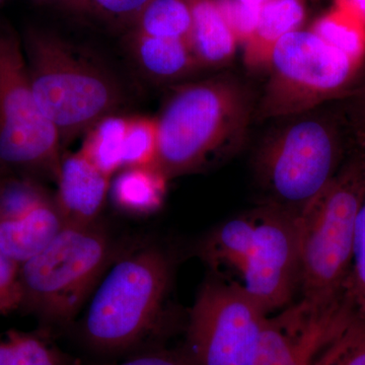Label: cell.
I'll use <instances>...</instances> for the list:
<instances>
[{
    "mask_svg": "<svg viewBox=\"0 0 365 365\" xmlns=\"http://www.w3.org/2000/svg\"><path fill=\"white\" fill-rule=\"evenodd\" d=\"M250 98L227 78L180 86L160 116L155 167L168 180L195 172L244 136Z\"/></svg>",
    "mask_w": 365,
    "mask_h": 365,
    "instance_id": "6da1fadb",
    "label": "cell"
},
{
    "mask_svg": "<svg viewBox=\"0 0 365 365\" xmlns=\"http://www.w3.org/2000/svg\"><path fill=\"white\" fill-rule=\"evenodd\" d=\"M365 192V145L353 144L332 181L297 215L302 297L344 294Z\"/></svg>",
    "mask_w": 365,
    "mask_h": 365,
    "instance_id": "7a4b0ae2",
    "label": "cell"
},
{
    "mask_svg": "<svg viewBox=\"0 0 365 365\" xmlns=\"http://www.w3.org/2000/svg\"><path fill=\"white\" fill-rule=\"evenodd\" d=\"M24 52L34 97L62 143L86 134L121 105V88L111 73L63 40L30 31Z\"/></svg>",
    "mask_w": 365,
    "mask_h": 365,
    "instance_id": "3957f363",
    "label": "cell"
},
{
    "mask_svg": "<svg viewBox=\"0 0 365 365\" xmlns=\"http://www.w3.org/2000/svg\"><path fill=\"white\" fill-rule=\"evenodd\" d=\"M354 139L344 115L297 120L276 131L257 155V174L270 204L299 215L335 175Z\"/></svg>",
    "mask_w": 365,
    "mask_h": 365,
    "instance_id": "277c9868",
    "label": "cell"
},
{
    "mask_svg": "<svg viewBox=\"0 0 365 365\" xmlns=\"http://www.w3.org/2000/svg\"><path fill=\"white\" fill-rule=\"evenodd\" d=\"M165 255L144 249L115 264L91 299L83 337L96 352L134 351L155 331L170 284Z\"/></svg>",
    "mask_w": 365,
    "mask_h": 365,
    "instance_id": "5b68a950",
    "label": "cell"
},
{
    "mask_svg": "<svg viewBox=\"0 0 365 365\" xmlns=\"http://www.w3.org/2000/svg\"><path fill=\"white\" fill-rule=\"evenodd\" d=\"M109 235L98 227H68L20 265V309L51 325L78 316L114 259Z\"/></svg>",
    "mask_w": 365,
    "mask_h": 365,
    "instance_id": "8992f818",
    "label": "cell"
},
{
    "mask_svg": "<svg viewBox=\"0 0 365 365\" xmlns=\"http://www.w3.org/2000/svg\"><path fill=\"white\" fill-rule=\"evenodd\" d=\"M361 67L312 30L287 34L274 48L266 68L262 117L297 116L344 98L356 85Z\"/></svg>",
    "mask_w": 365,
    "mask_h": 365,
    "instance_id": "52a82bcc",
    "label": "cell"
},
{
    "mask_svg": "<svg viewBox=\"0 0 365 365\" xmlns=\"http://www.w3.org/2000/svg\"><path fill=\"white\" fill-rule=\"evenodd\" d=\"M61 143L34 97L21 43L0 33V167L34 179L56 180Z\"/></svg>",
    "mask_w": 365,
    "mask_h": 365,
    "instance_id": "ba28073f",
    "label": "cell"
},
{
    "mask_svg": "<svg viewBox=\"0 0 365 365\" xmlns=\"http://www.w3.org/2000/svg\"><path fill=\"white\" fill-rule=\"evenodd\" d=\"M267 316L241 285L209 280L190 313L186 352L196 365H254Z\"/></svg>",
    "mask_w": 365,
    "mask_h": 365,
    "instance_id": "9c48e42d",
    "label": "cell"
},
{
    "mask_svg": "<svg viewBox=\"0 0 365 365\" xmlns=\"http://www.w3.org/2000/svg\"><path fill=\"white\" fill-rule=\"evenodd\" d=\"M253 249L239 284L264 313L284 309L299 287L297 215L268 203L255 211Z\"/></svg>",
    "mask_w": 365,
    "mask_h": 365,
    "instance_id": "30bf717a",
    "label": "cell"
},
{
    "mask_svg": "<svg viewBox=\"0 0 365 365\" xmlns=\"http://www.w3.org/2000/svg\"><path fill=\"white\" fill-rule=\"evenodd\" d=\"M356 314L345 294L328 299L302 297L266 317L254 365H316Z\"/></svg>",
    "mask_w": 365,
    "mask_h": 365,
    "instance_id": "8fae6325",
    "label": "cell"
},
{
    "mask_svg": "<svg viewBox=\"0 0 365 365\" xmlns=\"http://www.w3.org/2000/svg\"><path fill=\"white\" fill-rule=\"evenodd\" d=\"M111 178L81 153L62 157L55 204L68 227L96 225L110 191Z\"/></svg>",
    "mask_w": 365,
    "mask_h": 365,
    "instance_id": "7c38bea8",
    "label": "cell"
},
{
    "mask_svg": "<svg viewBox=\"0 0 365 365\" xmlns=\"http://www.w3.org/2000/svg\"><path fill=\"white\" fill-rule=\"evenodd\" d=\"M66 227L51 197L20 217L0 220V249L21 265L47 248Z\"/></svg>",
    "mask_w": 365,
    "mask_h": 365,
    "instance_id": "4fadbf2b",
    "label": "cell"
},
{
    "mask_svg": "<svg viewBox=\"0 0 365 365\" xmlns=\"http://www.w3.org/2000/svg\"><path fill=\"white\" fill-rule=\"evenodd\" d=\"M256 215L240 216L215 228L201 242L199 255L203 262L220 275L240 279L255 242Z\"/></svg>",
    "mask_w": 365,
    "mask_h": 365,
    "instance_id": "5bb4252c",
    "label": "cell"
},
{
    "mask_svg": "<svg viewBox=\"0 0 365 365\" xmlns=\"http://www.w3.org/2000/svg\"><path fill=\"white\" fill-rule=\"evenodd\" d=\"M306 19L304 0H271L262 6L258 23L245 43V63L267 68L275 46L287 34L299 30Z\"/></svg>",
    "mask_w": 365,
    "mask_h": 365,
    "instance_id": "9a60e30c",
    "label": "cell"
},
{
    "mask_svg": "<svg viewBox=\"0 0 365 365\" xmlns=\"http://www.w3.org/2000/svg\"><path fill=\"white\" fill-rule=\"evenodd\" d=\"M192 11L190 47L201 68L225 66L234 57L237 40L215 0H189Z\"/></svg>",
    "mask_w": 365,
    "mask_h": 365,
    "instance_id": "2e32d148",
    "label": "cell"
},
{
    "mask_svg": "<svg viewBox=\"0 0 365 365\" xmlns=\"http://www.w3.org/2000/svg\"><path fill=\"white\" fill-rule=\"evenodd\" d=\"M131 50L141 71L157 81H177L201 68L187 41L136 32Z\"/></svg>",
    "mask_w": 365,
    "mask_h": 365,
    "instance_id": "e0dca14e",
    "label": "cell"
},
{
    "mask_svg": "<svg viewBox=\"0 0 365 365\" xmlns=\"http://www.w3.org/2000/svg\"><path fill=\"white\" fill-rule=\"evenodd\" d=\"M167 178L155 165H135L118 172L111 187L113 202L134 215H148L160 207Z\"/></svg>",
    "mask_w": 365,
    "mask_h": 365,
    "instance_id": "ac0fdd59",
    "label": "cell"
},
{
    "mask_svg": "<svg viewBox=\"0 0 365 365\" xmlns=\"http://www.w3.org/2000/svg\"><path fill=\"white\" fill-rule=\"evenodd\" d=\"M0 365H83L54 342L48 328L0 333Z\"/></svg>",
    "mask_w": 365,
    "mask_h": 365,
    "instance_id": "d6986e66",
    "label": "cell"
},
{
    "mask_svg": "<svg viewBox=\"0 0 365 365\" xmlns=\"http://www.w3.org/2000/svg\"><path fill=\"white\" fill-rule=\"evenodd\" d=\"M128 118L108 115L86 132L81 153L111 178L124 168V141Z\"/></svg>",
    "mask_w": 365,
    "mask_h": 365,
    "instance_id": "ffe728a7",
    "label": "cell"
},
{
    "mask_svg": "<svg viewBox=\"0 0 365 365\" xmlns=\"http://www.w3.org/2000/svg\"><path fill=\"white\" fill-rule=\"evenodd\" d=\"M136 20L137 33L189 42L192 30L189 0H150Z\"/></svg>",
    "mask_w": 365,
    "mask_h": 365,
    "instance_id": "44dd1931",
    "label": "cell"
},
{
    "mask_svg": "<svg viewBox=\"0 0 365 365\" xmlns=\"http://www.w3.org/2000/svg\"><path fill=\"white\" fill-rule=\"evenodd\" d=\"M311 30L327 44L349 57L355 63L365 62V25L352 14L334 6L314 21Z\"/></svg>",
    "mask_w": 365,
    "mask_h": 365,
    "instance_id": "7402d4cb",
    "label": "cell"
},
{
    "mask_svg": "<svg viewBox=\"0 0 365 365\" xmlns=\"http://www.w3.org/2000/svg\"><path fill=\"white\" fill-rule=\"evenodd\" d=\"M51 198L34 178L4 173L0 177V220H14Z\"/></svg>",
    "mask_w": 365,
    "mask_h": 365,
    "instance_id": "603a6c76",
    "label": "cell"
},
{
    "mask_svg": "<svg viewBox=\"0 0 365 365\" xmlns=\"http://www.w3.org/2000/svg\"><path fill=\"white\" fill-rule=\"evenodd\" d=\"M158 148L157 118H128L124 141V168L155 165ZM123 168V169H124Z\"/></svg>",
    "mask_w": 365,
    "mask_h": 365,
    "instance_id": "cb8c5ba5",
    "label": "cell"
},
{
    "mask_svg": "<svg viewBox=\"0 0 365 365\" xmlns=\"http://www.w3.org/2000/svg\"><path fill=\"white\" fill-rule=\"evenodd\" d=\"M316 365H365V317L354 314Z\"/></svg>",
    "mask_w": 365,
    "mask_h": 365,
    "instance_id": "d4e9b609",
    "label": "cell"
},
{
    "mask_svg": "<svg viewBox=\"0 0 365 365\" xmlns=\"http://www.w3.org/2000/svg\"><path fill=\"white\" fill-rule=\"evenodd\" d=\"M344 294L355 311L365 317V192L355 223L351 268Z\"/></svg>",
    "mask_w": 365,
    "mask_h": 365,
    "instance_id": "484cf974",
    "label": "cell"
},
{
    "mask_svg": "<svg viewBox=\"0 0 365 365\" xmlns=\"http://www.w3.org/2000/svg\"><path fill=\"white\" fill-rule=\"evenodd\" d=\"M215 2L235 39L239 44H245L256 28L262 6H252L241 0H215Z\"/></svg>",
    "mask_w": 365,
    "mask_h": 365,
    "instance_id": "4316f807",
    "label": "cell"
},
{
    "mask_svg": "<svg viewBox=\"0 0 365 365\" xmlns=\"http://www.w3.org/2000/svg\"><path fill=\"white\" fill-rule=\"evenodd\" d=\"M20 264L0 249V316L20 309Z\"/></svg>",
    "mask_w": 365,
    "mask_h": 365,
    "instance_id": "83f0119b",
    "label": "cell"
},
{
    "mask_svg": "<svg viewBox=\"0 0 365 365\" xmlns=\"http://www.w3.org/2000/svg\"><path fill=\"white\" fill-rule=\"evenodd\" d=\"M346 108L343 113L355 143L365 145V79L355 85L345 96Z\"/></svg>",
    "mask_w": 365,
    "mask_h": 365,
    "instance_id": "f1b7e54d",
    "label": "cell"
},
{
    "mask_svg": "<svg viewBox=\"0 0 365 365\" xmlns=\"http://www.w3.org/2000/svg\"><path fill=\"white\" fill-rule=\"evenodd\" d=\"M85 365V364H83ZM93 365H196L185 351H169V350H148L134 353L128 359L119 362H106Z\"/></svg>",
    "mask_w": 365,
    "mask_h": 365,
    "instance_id": "f546056e",
    "label": "cell"
},
{
    "mask_svg": "<svg viewBox=\"0 0 365 365\" xmlns=\"http://www.w3.org/2000/svg\"><path fill=\"white\" fill-rule=\"evenodd\" d=\"M150 0H76L78 6L112 18H136Z\"/></svg>",
    "mask_w": 365,
    "mask_h": 365,
    "instance_id": "4dcf8cb0",
    "label": "cell"
},
{
    "mask_svg": "<svg viewBox=\"0 0 365 365\" xmlns=\"http://www.w3.org/2000/svg\"><path fill=\"white\" fill-rule=\"evenodd\" d=\"M334 6L352 14L365 25V0H335Z\"/></svg>",
    "mask_w": 365,
    "mask_h": 365,
    "instance_id": "1f68e13d",
    "label": "cell"
},
{
    "mask_svg": "<svg viewBox=\"0 0 365 365\" xmlns=\"http://www.w3.org/2000/svg\"><path fill=\"white\" fill-rule=\"evenodd\" d=\"M241 1L252 4V6H262L267 4V2L271 1V0H241Z\"/></svg>",
    "mask_w": 365,
    "mask_h": 365,
    "instance_id": "d6a6232c",
    "label": "cell"
},
{
    "mask_svg": "<svg viewBox=\"0 0 365 365\" xmlns=\"http://www.w3.org/2000/svg\"><path fill=\"white\" fill-rule=\"evenodd\" d=\"M4 173H6V170H4V169H2L1 167H0V177H1L2 175L4 174ZM7 173H9V172H7Z\"/></svg>",
    "mask_w": 365,
    "mask_h": 365,
    "instance_id": "836d02e7",
    "label": "cell"
}]
</instances>
